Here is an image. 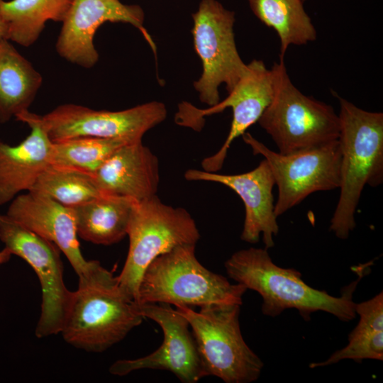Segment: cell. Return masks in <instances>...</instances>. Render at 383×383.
Masks as SVG:
<instances>
[{
  "mask_svg": "<svg viewBox=\"0 0 383 383\" xmlns=\"http://www.w3.org/2000/svg\"><path fill=\"white\" fill-rule=\"evenodd\" d=\"M184 177L189 181L219 183L234 191L242 199L245 211L240 238L257 243L262 233L265 248L274 246V237L279 232L272 194L275 182L265 159L252 170L242 174H220L190 169L186 171Z\"/></svg>",
  "mask_w": 383,
  "mask_h": 383,
  "instance_id": "9a60e30c",
  "label": "cell"
},
{
  "mask_svg": "<svg viewBox=\"0 0 383 383\" xmlns=\"http://www.w3.org/2000/svg\"><path fill=\"white\" fill-rule=\"evenodd\" d=\"M0 240L11 254L31 266L39 279L42 302L35 331L36 337L43 338L60 333L72 292L64 282L60 249L6 214H0Z\"/></svg>",
  "mask_w": 383,
  "mask_h": 383,
  "instance_id": "30bf717a",
  "label": "cell"
},
{
  "mask_svg": "<svg viewBox=\"0 0 383 383\" xmlns=\"http://www.w3.org/2000/svg\"><path fill=\"white\" fill-rule=\"evenodd\" d=\"M166 116L165 106L158 101L117 111L67 104L39 116V120L52 142L77 137L139 140Z\"/></svg>",
  "mask_w": 383,
  "mask_h": 383,
  "instance_id": "7c38bea8",
  "label": "cell"
},
{
  "mask_svg": "<svg viewBox=\"0 0 383 383\" xmlns=\"http://www.w3.org/2000/svg\"><path fill=\"white\" fill-rule=\"evenodd\" d=\"M341 150L340 193L330 231L346 239L356 224L355 213L365 185L383 182V113L362 109L337 96Z\"/></svg>",
  "mask_w": 383,
  "mask_h": 383,
  "instance_id": "3957f363",
  "label": "cell"
},
{
  "mask_svg": "<svg viewBox=\"0 0 383 383\" xmlns=\"http://www.w3.org/2000/svg\"><path fill=\"white\" fill-rule=\"evenodd\" d=\"M30 191L43 193L67 207L83 204L102 194L93 174L54 164L41 173Z\"/></svg>",
  "mask_w": 383,
  "mask_h": 383,
  "instance_id": "cb8c5ba5",
  "label": "cell"
},
{
  "mask_svg": "<svg viewBox=\"0 0 383 383\" xmlns=\"http://www.w3.org/2000/svg\"><path fill=\"white\" fill-rule=\"evenodd\" d=\"M93 177L102 193L140 201L157 194L159 160L142 140L130 142L118 148Z\"/></svg>",
  "mask_w": 383,
  "mask_h": 383,
  "instance_id": "ac0fdd59",
  "label": "cell"
},
{
  "mask_svg": "<svg viewBox=\"0 0 383 383\" xmlns=\"http://www.w3.org/2000/svg\"><path fill=\"white\" fill-rule=\"evenodd\" d=\"M6 215L53 243L67 257L79 278L87 275L95 265L96 260H87L81 252L71 207L43 193L28 191L11 201Z\"/></svg>",
  "mask_w": 383,
  "mask_h": 383,
  "instance_id": "2e32d148",
  "label": "cell"
},
{
  "mask_svg": "<svg viewBox=\"0 0 383 383\" xmlns=\"http://www.w3.org/2000/svg\"><path fill=\"white\" fill-rule=\"evenodd\" d=\"M143 318L157 323L163 332V341L153 353L137 359L118 360L109 367L113 375L125 376L133 371L167 370L182 382L196 383L204 377L196 344L186 318L165 303H135Z\"/></svg>",
  "mask_w": 383,
  "mask_h": 383,
  "instance_id": "4fadbf2b",
  "label": "cell"
},
{
  "mask_svg": "<svg viewBox=\"0 0 383 383\" xmlns=\"http://www.w3.org/2000/svg\"><path fill=\"white\" fill-rule=\"evenodd\" d=\"M192 17L194 45L203 68L194 86L201 101L213 106L220 101L219 86L224 84L230 92L248 66L235 45L233 11L216 0H202Z\"/></svg>",
  "mask_w": 383,
  "mask_h": 383,
  "instance_id": "ba28073f",
  "label": "cell"
},
{
  "mask_svg": "<svg viewBox=\"0 0 383 383\" xmlns=\"http://www.w3.org/2000/svg\"><path fill=\"white\" fill-rule=\"evenodd\" d=\"M8 40V33L6 26L0 15V43Z\"/></svg>",
  "mask_w": 383,
  "mask_h": 383,
  "instance_id": "484cf974",
  "label": "cell"
},
{
  "mask_svg": "<svg viewBox=\"0 0 383 383\" xmlns=\"http://www.w3.org/2000/svg\"><path fill=\"white\" fill-rule=\"evenodd\" d=\"M247 70L228 96L209 109H199L186 102L179 106L176 122L199 131L203 126V118L231 108L233 119L228 135L220 150L201 162L204 170L216 172L221 169L228 150L233 140L242 136L246 130L258 121L271 103L274 92V76L264 62L253 60L247 65Z\"/></svg>",
  "mask_w": 383,
  "mask_h": 383,
  "instance_id": "8fae6325",
  "label": "cell"
},
{
  "mask_svg": "<svg viewBox=\"0 0 383 383\" xmlns=\"http://www.w3.org/2000/svg\"><path fill=\"white\" fill-rule=\"evenodd\" d=\"M127 235L128 252L117 279L122 292L133 301L142 275L154 259L177 246L196 245L200 238L191 214L164 204L157 194L136 203Z\"/></svg>",
  "mask_w": 383,
  "mask_h": 383,
  "instance_id": "52a82bcc",
  "label": "cell"
},
{
  "mask_svg": "<svg viewBox=\"0 0 383 383\" xmlns=\"http://www.w3.org/2000/svg\"><path fill=\"white\" fill-rule=\"evenodd\" d=\"M11 252L6 248H4L2 250L0 251V265L2 263H4L7 262L11 256Z\"/></svg>",
  "mask_w": 383,
  "mask_h": 383,
  "instance_id": "4316f807",
  "label": "cell"
},
{
  "mask_svg": "<svg viewBox=\"0 0 383 383\" xmlns=\"http://www.w3.org/2000/svg\"><path fill=\"white\" fill-rule=\"evenodd\" d=\"M254 15L272 28L280 42L279 58L291 45L316 40L317 32L304 7L303 0H247Z\"/></svg>",
  "mask_w": 383,
  "mask_h": 383,
  "instance_id": "603a6c76",
  "label": "cell"
},
{
  "mask_svg": "<svg viewBox=\"0 0 383 383\" xmlns=\"http://www.w3.org/2000/svg\"><path fill=\"white\" fill-rule=\"evenodd\" d=\"M360 319L348 335V343L326 360L313 362L310 368L325 367L343 360L361 362L365 359L383 360V293L355 304Z\"/></svg>",
  "mask_w": 383,
  "mask_h": 383,
  "instance_id": "44dd1931",
  "label": "cell"
},
{
  "mask_svg": "<svg viewBox=\"0 0 383 383\" xmlns=\"http://www.w3.org/2000/svg\"><path fill=\"white\" fill-rule=\"evenodd\" d=\"M143 20L144 13L139 6L124 4L120 0H72L62 21L56 50L66 60L85 68L91 67L99 60L94 37L105 22L130 23L153 45L143 26Z\"/></svg>",
  "mask_w": 383,
  "mask_h": 383,
  "instance_id": "5bb4252c",
  "label": "cell"
},
{
  "mask_svg": "<svg viewBox=\"0 0 383 383\" xmlns=\"http://www.w3.org/2000/svg\"><path fill=\"white\" fill-rule=\"evenodd\" d=\"M304 1H306V0H303Z\"/></svg>",
  "mask_w": 383,
  "mask_h": 383,
  "instance_id": "83f0119b",
  "label": "cell"
},
{
  "mask_svg": "<svg viewBox=\"0 0 383 383\" xmlns=\"http://www.w3.org/2000/svg\"><path fill=\"white\" fill-rule=\"evenodd\" d=\"M72 0H0V15L8 40L22 46L33 45L48 21H62Z\"/></svg>",
  "mask_w": 383,
  "mask_h": 383,
  "instance_id": "7402d4cb",
  "label": "cell"
},
{
  "mask_svg": "<svg viewBox=\"0 0 383 383\" xmlns=\"http://www.w3.org/2000/svg\"><path fill=\"white\" fill-rule=\"evenodd\" d=\"M137 202L131 198L102 193L88 202L71 207L78 236L97 245L120 242L127 235Z\"/></svg>",
  "mask_w": 383,
  "mask_h": 383,
  "instance_id": "d6986e66",
  "label": "cell"
},
{
  "mask_svg": "<svg viewBox=\"0 0 383 383\" xmlns=\"http://www.w3.org/2000/svg\"><path fill=\"white\" fill-rule=\"evenodd\" d=\"M143 320L135 302L121 290L117 277L96 260L89 273L79 278L60 333L76 348L102 353L124 339Z\"/></svg>",
  "mask_w": 383,
  "mask_h": 383,
  "instance_id": "7a4b0ae2",
  "label": "cell"
},
{
  "mask_svg": "<svg viewBox=\"0 0 383 383\" xmlns=\"http://www.w3.org/2000/svg\"><path fill=\"white\" fill-rule=\"evenodd\" d=\"M242 137L253 154L263 156L271 169L278 188L274 204L277 217L313 192L339 188L341 150L338 139L311 149L283 155L271 150L250 133L245 132Z\"/></svg>",
  "mask_w": 383,
  "mask_h": 383,
  "instance_id": "9c48e42d",
  "label": "cell"
},
{
  "mask_svg": "<svg viewBox=\"0 0 383 383\" xmlns=\"http://www.w3.org/2000/svg\"><path fill=\"white\" fill-rule=\"evenodd\" d=\"M43 82L40 74L9 40L0 43V123L28 111Z\"/></svg>",
  "mask_w": 383,
  "mask_h": 383,
  "instance_id": "ffe728a7",
  "label": "cell"
},
{
  "mask_svg": "<svg viewBox=\"0 0 383 383\" xmlns=\"http://www.w3.org/2000/svg\"><path fill=\"white\" fill-rule=\"evenodd\" d=\"M192 330L203 371L226 383H250L260 376L264 363L241 333L240 305L212 304L200 307L176 304Z\"/></svg>",
  "mask_w": 383,
  "mask_h": 383,
  "instance_id": "8992f818",
  "label": "cell"
},
{
  "mask_svg": "<svg viewBox=\"0 0 383 383\" xmlns=\"http://www.w3.org/2000/svg\"><path fill=\"white\" fill-rule=\"evenodd\" d=\"M196 245H179L154 259L144 271L134 301L188 306L212 304L241 305L247 288L231 284L197 260Z\"/></svg>",
  "mask_w": 383,
  "mask_h": 383,
  "instance_id": "277c9868",
  "label": "cell"
},
{
  "mask_svg": "<svg viewBox=\"0 0 383 383\" xmlns=\"http://www.w3.org/2000/svg\"><path fill=\"white\" fill-rule=\"evenodd\" d=\"M225 269L236 283L261 296L263 314L274 318L286 309H296L305 321L318 311L343 321L354 319L356 303L353 294L366 272L364 266L357 267L358 279L343 289L340 296L337 297L309 286L296 270L277 265L266 248L240 250L225 262Z\"/></svg>",
  "mask_w": 383,
  "mask_h": 383,
  "instance_id": "6da1fadb",
  "label": "cell"
},
{
  "mask_svg": "<svg viewBox=\"0 0 383 383\" xmlns=\"http://www.w3.org/2000/svg\"><path fill=\"white\" fill-rule=\"evenodd\" d=\"M271 70L274 96L257 122L279 152L293 154L338 140L339 117L333 108L299 91L287 72L284 58Z\"/></svg>",
  "mask_w": 383,
  "mask_h": 383,
  "instance_id": "5b68a950",
  "label": "cell"
},
{
  "mask_svg": "<svg viewBox=\"0 0 383 383\" xmlns=\"http://www.w3.org/2000/svg\"><path fill=\"white\" fill-rule=\"evenodd\" d=\"M133 141L136 140L77 137L52 142L51 164L93 174L118 148Z\"/></svg>",
  "mask_w": 383,
  "mask_h": 383,
  "instance_id": "d4e9b609",
  "label": "cell"
},
{
  "mask_svg": "<svg viewBox=\"0 0 383 383\" xmlns=\"http://www.w3.org/2000/svg\"><path fill=\"white\" fill-rule=\"evenodd\" d=\"M15 118L28 124L30 132L16 145L0 141V205L11 201L21 192L30 191L51 164L52 141L39 115L26 111Z\"/></svg>",
  "mask_w": 383,
  "mask_h": 383,
  "instance_id": "e0dca14e",
  "label": "cell"
}]
</instances>
